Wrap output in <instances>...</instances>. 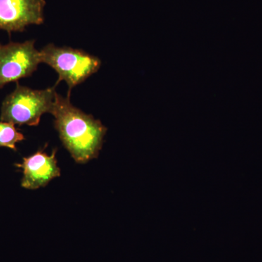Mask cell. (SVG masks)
<instances>
[{
  "instance_id": "cell-4",
  "label": "cell",
  "mask_w": 262,
  "mask_h": 262,
  "mask_svg": "<svg viewBox=\"0 0 262 262\" xmlns=\"http://www.w3.org/2000/svg\"><path fill=\"white\" fill-rule=\"evenodd\" d=\"M35 40L0 45V89L8 83L28 77L42 63Z\"/></svg>"
},
{
  "instance_id": "cell-7",
  "label": "cell",
  "mask_w": 262,
  "mask_h": 262,
  "mask_svg": "<svg viewBox=\"0 0 262 262\" xmlns=\"http://www.w3.org/2000/svg\"><path fill=\"white\" fill-rule=\"evenodd\" d=\"M11 122H0V146L16 150V144L24 140V136Z\"/></svg>"
},
{
  "instance_id": "cell-5",
  "label": "cell",
  "mask_w": 262,
  "mask_h": 262,
  "mask_svg": "<svg viewBox=\"0 0 262 262\" xmlns=\"http://www.w3.org/2000/svg\"><path fill=\"white\" fill-rule=\"evenodd\" d=\"M45 0H0V29L8 34L24 32L44 22Z\"/></svg>"
},
{
  "instance_id": "cell-3",
  "label": "cell",
  "mask_w": 262,
  "mask_h": 262,
  "mask_svg": "<svg viewBox=\"0 0 262 262\" xmlns=\"http://www.w3.org/2000/svg\"><path fill=\"white\" fill-rule=\"evenodd\" d=\"M41 61L52 67L58 75L56 84L65 81L69 87L68 96L75 86L96 73L101 66L98 57L82 50L58 47L53 44L45 46L40 51Z\"/></svg>"
},
{
  "instance_id": "cell-2",
  "label": "cell",
  "mask_w": 262,
  "mask_h": 262,
  "mask_svg": "<svg viewBox=\"0 0 262 262\" xmlns=\"http://www.w3.org/2000/svg\"><path fill=\"white\" fill-rule=\"evenodd\" d=\"M57 94L56 86L33 90L18 83L3 101L0 120L14 125L37 126L44 114H51Z\"/></svg>"
},
{
  "instance_id": "cell-6",
  "label": "cell",
  "mask_w": 262,
  "mask_h": 262,
  "mask_svg": "<svg viewBox=\"0 0 262 262\" xmlns=\"http://www.w3.org/2000/svg\"><path fill=\"white\" fill-rule=\"evenodd\" d=\"M56 150L48 155L42 151L24 158L23 163L16 166L23 169L22 187L27 189H37L46 187L48 183L61 175V170L57 165Z\"/></svg>"
},
{
  "instance_id": "cell-1",
  "label": "cell",
  "mask_w": 262,
  "mask_h": 262,
  "mask_svg": "<svg viewBox=\"0 0 262 262\" xmlns=\"http://www.w3.org/2000/svg\"><path fill=\"white\" fill-rule=\"evenodd\" d=\"M51 114L63 146L77 163L97 158L107 131L99 120L74 106L70 96L59 94H57Z\"/></svg>"
}]
</instances>
